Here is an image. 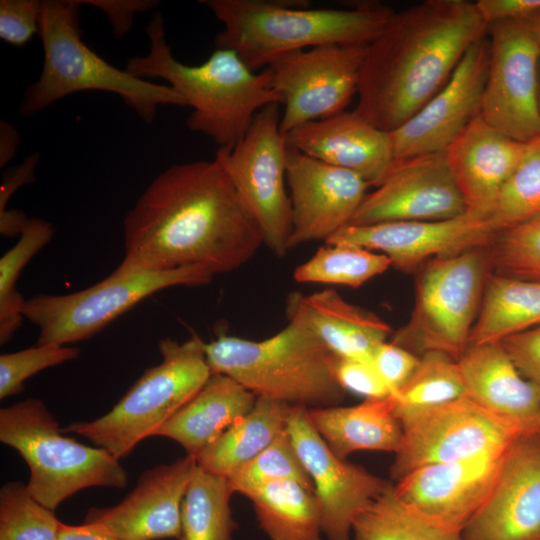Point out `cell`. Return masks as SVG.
Segmentation results:
<instances>
[{
    "mask_svg": "<svg viewBox=\"0 0 540 540\" xmlns=\"http://www.w3.org/2000/svg\"><path fill=\"white\" fill-rule=\"evenodd\" d=\"M81 5L80 0L41 1L38 35L43 66L39 78L24 91L21 116H31L66 96L91 90L119 95L148 124L155 119L159 106H187L167 84L140 79L91 50L82 40Z\"/></svg>",
    "mask_w": 540,
    "mask_h": 540,
    "instance_id": "cell-5",
    "label": "cell"
},
{
    "mask_svg": "<svg viewBox=\"0 0 540 540\" xmlns=\"http://www.w3.org/2000/svg\"><path fill=\"white\" fill-rule=\"evenodd\" d=\"M287 432L312 481L326 540H352L357 517L392 484L337 457L313 427L305 407H292Z\"/></svg>",
    "mask_w": 540,
    "mask_h": 540,
    "instance_id": "cell-15",
    "label": "cell"
},
{
    "mask_svg": "<svg viewBox=\"0 0 540 540\" xmlns=\"http://www.w3.org/2000/svg\"><path fill=\"white\" fill-rule=\"evenodd\" d=\"M540 45V9L523 21Z\"/></svg>",
    "mask_w": 540,
    "mask_h": 540,
    "instance_id": "cell-52",
    "label": "cell"
},
{
    "mask_svg": "<svg viewBox=\"0 0 540 540\" xmlns=\"http://www.w3.org/2000/svg\"><path fill=\"white\" fill-rule=\"evenodd\" d=\"M505 451L418 468L397 481L393 491L419 516L462 532L490 494Z\"/></svg>",
    "mask_w": 540,
    "mask_h": 540,
    "instance_id": "cell-22",
    "label": "cell"
},
{
    "mask_svg": "<svg viewBox=\"0 0 540 540\" xmlns=\"http://www.w3.org/2000/svg\"><path fill=\"white\" fill-rule=\"evenodd\" d=\"M332 371L336 382L345 392L361 395L365 399L392 395L371 362L335 356Z\"/></svg>",
    "mask_w": 540,
    "mask_h": 540,
    "instance_id": "cell-43",
    "label": "cell"
},
{
    "mask_svg": "<svg viewBox=\"0 0 540 540\" xmlns=\"http://www.w3.org/2000/svg\"><path fill=\"white\" fill-rule=\"evenodd\" d=\"M222 23L215 48L234 51L254 72L276 57L324 45H367L394 11L384 4L318 8L264 0H202Z\"/></svg>",
    "mask_w": 540,
    "mask_h": 540,
    "instance_id": "cell-4",
    "label": "cell"
},
{
    "mask_svg": "<svg viewBox=\"0 0 540 540\" xmlns=\"http://www.w3.org/2000/svg\"><path fill=\"white\" fill-rule=\"evenodd\" d=\"M391 266L387 256L352 244H326L297 266L299 283H323L358 288Z\"/></svg>",
    "mask_w": 540,
    "mask_h": 540,
    "instance_id": "cell-34",
    "label": "cell"
},
{
    "mask_svg": "<svg viewBox=\"0 0 540 540\" xmlns=\"http://www.w3.org/2000/svg\"><path fill=\"white\" fill-rule=\"evenodd\" d=\"M58 540H116L97 531L88 524L67 525L62 523Z\"/></svg>",
    "mask_w": 540,
    "mask_h": 540,
    "instance_id": "cell-50",
    "label": "cell"
},
{
    "mask_svg": "<svg viewBox=\"0 0 540 540\" xmlns=\"http://www.w3.org/2000/svg\"><path fill=\"white\" fill-rule=\"evenodd\" d=\"M288 321L308 328L335 356L371 362L378 345L392 330L374 313L353 305L332 288L309 295L291 292L286 298Z\"/></svg>",
    "mask_w": 540,
    "mask_h": 540,
    "instance_id": "cell-26",
    "label": "cell"
},
{
    "mask_svg": "<svg viewBox=\"0 0 540 540\" xmlns=\"http://www.w3.org/2000/svg\"><path fill=\"white\" fill-rule=\"evenodd\" d=\"M475 5L486 24L524 21L540 9V0H479Z\"/></svg>",
    "mask_w": 540,
    "mask_h": 540,
    "instance_id": "cell-47",
    "label": "cell"
},
{
    "mask_svg": "<svg viewBox=\"0 0 540 540\" xmlns=\"http://www.w3.org/2000/svg\"><path fill=\"white\" fill-rule=\"evenodd\" d=\"M20 142L17 129L9 122L0 124V167L6 166L15 156Z\"/></svg>",
    "mask_w": 540,
    "mask_h": 540,
    "instance_id": "cell-49",
    "label": "cell"
},
{
    "mask_svg": "<svg viewBox=\"0 0 540 540\" xmlns=\"http://www.w3.org/2000/svg\"><path fill=\"white\" fill-rule=\"evenodd\" d=\"M146 32L148 53L130 58L125 69L140 79H163L192 108L187 127L208 136L219 148L238 143L262 108L281 104L267 67L254 72L234 51L217 48L199 65L178 61L167 42L160 12Z\"/></svg>",
    "mask_w": 540,
    "mask_h": 540,
    "instance_id": "cell-3",
    "label": "cell"
},
{
    "mask_svg": "<svg viewBox=\"0 0 540 540\" xmlns=\"http://www.w3.org/2000/svg\"><path fill=\"white\" fill-rule=\"evenodd\" d=\"M521 375L540 387V325L501 341Z\"/></svg>",
    "mask_w": 540,
    "mask_h": 540,
    "instance_id": "cell-45",
    "label": "cell"
},
{
    "mask_svg": "<svg viewBox=\"0 0 540 540\" xmlns=\"http://www.w3.org/2000/svg\"><path fill=\"white\" fill-rule=\"evenodd\" d=\"M463 540H540V433L507 448L486 501L463 528Z\"/></svg>",
    "mask_w": 540,
    "mask_h": 540,
    "instance_id": "cell-21",
    "label": "cell"
},
{
    "mask_svg": "<svg viewBox=\"0 0 540 540\" xmlns=\"http://www.w3.org/2000/svg\"><path fill=\"white\" fill-rule=\"evenodd\" d=\"M119 268L169 271L239 269L263 245L260 230L221 163L173 164L159 173L123 220Z\"/></svg>",
    "mask_w": 540,
    "mask_h": 540,
    "instance_id": "cell-1",
    "label": "cell"
},
{
    "mask_svg": "<svg viewBox=\"0 0 540 540\" xmlns=\"http://www.w3.org/2000/svg\"><path fill=\"white\" fill-rule=\"evenodd\" d=\"M287 147L327 164L350 170L376 187L393 163L389 132L354 110L308 122L284 134Z\"/></svg>",
    "mask_w": 540,
    "mask_h": 540,
    "instance_id": "cell-24",
    "label": "cell"
},
{
    "mask_svg": "<svg viewBox=\"0 0 540 540\" xmlns=\"http://www.w3.org/2000/svg\"><path fill=\"white\" fill-rule=\"evenodd\" d=\"M499 230L465 213L444 220L393 221L347 225L325 243L352 244L387 256L391 266L410 272L426 262L488 247Z\"/></svg>",
    "mask_w": 540,
    "mask_h": 540,
    "instance_id": "cell-19",
    "label": "cell"
},
{
    "mask_svg": "<svg viewBox=\"0 0 540 540\" xmlns=\"http://www.w3.org/2000/svg\"><path fill=\"white\" fill-rule=\"evenodd\" d=\"M529 142L514 140L479 114L445 151L470 216L489 220L498 196Z\"/></svg>",
    "mask_w": 540,
    "mask_h": 540,
    "instance_id": "cell-23",
    "label": "cell"
},
{
    "mask_svg": "<svg viewBox=\"0 0 540 540\" xmlns=\"http://www.w3.org/2000/svg\"><path fill=\"white\" fill-rule=\"evenodd\" d=\"M245 497L269 540H322L321 508L313 489L295 481H279Z\"/></svg>",
    "mask_w": 540,
    "mask_h": 540,
    "instance_id": "cell-31",
    "label": "cell"
},
{
    "mask_svg": "<svg viewBox=\"0 0 540 540\" xmlns=\"http://www.w3.org/2000/svg\"><path fill=\"white\" fill-rule=\"evenodd\" d=\"M82 4L101 9L108 18L115 38H121L133 27L136 14L153 10L157 0H80Z\"/></svg>",
    "mask_w": 540,
    "mask_h": 540,
    "instance_id": "cell-46",
    "label": "cell"
},
{
    "mask_svg": "<svg viewBox=\"0 0 540 540\" xmlns=\"http://www.w3.org/2000/svg\"><path fill=\"white\" fill-rule=\"evenodd\" d=\"M538 432L540 433V423H539V428H538Z\"/></svg>",
    "mask_w": 540,
    "mask_h": 540,
    "instance_id": "cell-54",
    "label": "cell"
},
{
    "mask_svg": "<svg viewBox=\"0 0 540 540\" xmlns=\"http://www.w3.org/2000/svg\"><path fill=\"white\" fill-rule=\"evenodd\" d=\"M457 363L468 398L524 432H538L540 387L521 375L501 342L470 344Z\"/></svg>",
    "mask_w": 540,
    "mask_h": 540,
    "instance_id": "cell-25",
    "label": "cell"
},
{
    "mask_svg": "<svg viewBox=\"0 0 540 540\" xmlns=\"http://www.w3.org/2000/svg\"><path fill=\"white\" fill-rule=\"evenodd\" d=\"M419 361L420 356L391 341L378 345L371 357V364L395 397L410 379Z\"/></svg>",
    "mask_w": 540,
    "mask_h": 540,
    "instance_id": "cell-44",
    "label": "cell"
},
{
    "mask_svg": "<svg viewBox=\"0 0 540 540\" xmlns=\"http://www.w3.org/2000/svg\"><path fill=\"white\" fill-rule=\"evenodd\" d=\"M396 416L403 439L389 471L395 482L424 466L503 452L526 433L467 396Z\"/></svg>",
    "mask_w": 540,
    "mask_h": 540,
    "instance_id": "cell-12",
    "label": "cell"
},
{
    "mask_svg": "<svg viewBox=\"0 0 540 540\" xmlns=\"http://www.w3.org/2000/svg\"><path fill=\"white\" fill-rule=\"evenodd\" d=\"M353 540H463L460 531L447 529L419 516L404 505L393 485L355 520Z\"/></svg>",
    "mask_w": 540,
    "mask_h": 540,
    "instance_id": "cell-33",
    "label": "cell"
},
{
    "mask_svg": "<svg viewBox=\"0 0 540 540\" xmlns=\"http://www.w3.org/2000/svg\"><path fill=\"white\" fill-rule=\"evenodd\" d=\"M489 64L480 115L504 135L540 137V45L523 21L488 26Z\"/></svg>",
    "mask_w": 540,
    "mask_h": 540,
    "instance_id": "cell-14",
    "label": "cell"
},
{
    "mask_svg": "<svg viewBox=\"0 0 540 540\" xmlns=\"http://www.w3.org/2000/svg\"><path fill=\"white\" fill-rule=\"evenodd\" d=\"M206 342L197 334L179 343L158 342L162 360L147 368L106 414L63 428L91 441L120 460L180 410L204 386L212 372Z\"/></svg>",
    "mask_w": 540,
    "mask_h": 540,
    "instance_id": "cell-7",
    "label": "cell"
},
{
    "mask_svg": "<svg viewBox=\"0 0 540 540\" xmlns=\"http://www.w3.org/2000/svg\"><path fill=\"white\" fill-rule=\"evenodd\" d=\"M538 325L540 281L490 274L469 345L501 342Z\"/></svg>",
    "mask_w": 540,
    "mask_h": 540,
    "instance_id": "cell-30",
    "label": "cell"
},
{
    "mask_svg": "<svg viewBox=\"0 0 540 540\" xmlns=\"http://www.w3.org/2000/svg\"><path fill=\"white\" fill-rule=\"evenodd\" d=\"M464 396L465 385L457 360L445 353L430 351L420 356L414 373L395 397L394 412L425 409Z\"/></svg>",
    "mask_w": 540,
    "mask_h": 540,
    "instance_id": "cell-36",
    "label": "cell"
},
{
    "mask_svg": "<svg viewBox=\"0 0 540 540\" xmlns=\"http://www.w3.org/2000/svg\"><path fill=\"white\" fill-rule=\"evenodd\" d=\"M213 274L202 267L135 271L117 267L102 281L69 294H37L23 315L39 328L37 345L86 340L146 297L174 286H203Z\"/></svg>",
    "mask_w": 540,
    "mask_h": 540,
    "instance_id": "cell-10",
    "label": "cell"
},
{
    "mask_svg": "<svg viewBox=\"0 0 540 540\" xmlns=\"http://www.w3.org/2000/svg\"><path fill=\"white\" fill-rule=\"evenodd\" d=\"M278 103L262 108L244 137L218 148L221 163L257 224L265 245L277 257L289 251L291 202L286 191L287 145Z\"/></svg>",
    "mask_w": 540,
    "mask_h": 540,
    "instance_id": "cell-11",
    "label": "cell"
},
{
    "mask_svg": "<svg viewBox=\"0 0 540 540\" xmlns=\"http://www.w3.org/2000/svg\"><path fill=\"white\" fill-rule=\"evenodd\" d=\"M226 478L232 493L243 496L266 484L279 481H295L313 489L312 481L287 429Z\"/></svg>",
    "mask_w": 540,
    "mask_h": 540,
    "instance_id": "cell-37",
    "label": "cell"
},
{
    "mask_svg": "<svg viewBox=\"0 0 540 540\" xmlns=\"http://www.w3.org/2000/svg\"><path fill=\"white\" fill-rule=\"evenodd\" d=\"M47 220L30 218L17 243L0 258V344L8 343L20 328L26 300L16 282L28 262L53 238Z\"/></svg>",
    "mask_w": 540,
    "mask_h": 540,
    "instance_id": "cell-35",
    "label": "cell"
},
{
    "mask_svg": "<svg viewBox=\"0 0 540 540\" xmlns=\"http://www.w3.org/2000/svg\"><path fill=\"white\" fill-rule=\"evenodd\" d=\"M488 34L475 2L425 0L395 12L367 44L354 111L391 132L448 82L468 49Z\"/></svg>",
    "mask_w": 540,
    "mask_h": 540,
    "instance_id": "cell-2",
    "label": "cell"
},
{
    "mask_svg": "<svg viewBox=\"0 0 540 540\" xmlns=\"http://www.w3.org/2000/svg\"><path fill=\"white\" fill-rule=\"evenodd\" d=\"M39 157V153H33L20 165L11 167L3 173L0 186V214L7 210L9 199L20 187L35 180Z\"/></svg>",
    "mask_w": 540,
    "mask_h": 540,
    "instance_id": "cell-48",
    "label": "cell"
},
{
    "mask_svg": "<svg viewBox=\"0 0 540 540\" xmlns=\"http://www.w3.org/2000/svg\"><path fill=\"white\" fill-rule=\"evenodd\" d=\"M61 524L24 483L13 481L1 487L0 540H58Z\"/></svg>",
    "mask_w": 540,
    "mask_h": 540,
    "instance_id": "cell-38",
    "label": "cell"
},
{
    "mask_svg": "<svg viewBox=\"0 0 540 540\" xmlns=\"http://www.w3.org/2000/svg\"><path fill=\"white\" fill-rule=\"evenodd\" d=\"M286 182L291 202L289 250L326 242L349 225L370 185L358 174L287 147Z\"/></svg>",
    "mask_w": 540,
    "mask_h": 540,
    "instance_id": "cell-18",
    "label": "cell"
},
{
    "mask_svg": "<svg viewBox=\"0 0 540 540\" xmlns=\"http://www.w3.org/2000/svg\"><path fill=\"white\" fill-rule=\"evenodd\" d=\"M466 213L445 152L395 161L349 225L444 220Z\"/></svg>",
    "mask_w": 540,
    "mask_h": 540,
    "instance_id": "cell-16",
    "label": "cell"
},
{
    "mask_svg": "<svg viewBox=\"0 0 540 540\" xmlns=\"http://www.w3.org/2000/svg\"><path fill=\"white\" fill-rule=\"evenodd\" d=\"M205 351L212 373L232 378L257 398L312 409L339 405L345 397L332 371L335 355L296 321L263 340L219 332Z\"/></svg>",
    "mask_w": 540,
    "mask_h": 540,
    "instance_id": "cell-6",
    "label": "cell"
},
{
    "mask_svg": "<svg viewBox=\"0 0 540 540\" xmlns=\"http://www.w3.org/2000/svg\"><path fill=\"white\" fill-rule=\"evenodd\" d=\"M197 468L191 454L154 466L120 503L91 508L84 524L116 540L179 539L182 503Z\"/></svg>",
    "mask_w": 540,
    "mask_h": 540,
    "instance_id": "cell-20",
    "label": "cell"
},
{
    "mask_svg": "<svg viewBox=\"0 0 540 540\" xmlns=\"http://www.w3.org/2000/svg\"><path fill=\"white\" fill-rule=\"evenodd\" d=\"M489 64V41L472 45L448 82L420 110L389 132L395 161L445 152L480 114Z\"/></svg>",
    "mask_w": 540,
    "mask_h": 540,
    "instance_id": "cell-17",
    "label": "cell"
},
{
    "mask_svg": "<svg viewBox=\"0 0 540 540\" xmlns=\"http://www.w3.org/2000/svg\"><path fill=\"white\" fill-rule=\"evenodd\" d=\"M30 218L20 210H6L0 214V233L5 237L20 236Z\"/></svg>",
    "mask_w": 540,
    "mask_h": 540,
    "instance_id": "cell-51",
    "label": "cell"
},
{
    "mask_svg": "<svg viewBox=\"0 0 540 540\" xmlns=\"http://www.w3.org/2000/svg\"><path fill=\"white\" fill-rule=\"evenodd\" d=\"M293 406L257 398L253 409L197 454L198 466L228 477L253 459L287 429Z\"/></svg>",
    "mask_w": 540,
    "mask_h": 540,
    "instance_id": "cell-29",
    "label": "cell"
},
{
    "mask_svg": "<svg viewBox=\"0 0 540 540\" xmlns=\"http://www.w3.org/2000/svg\"><path fill=\"white\" fill-rule=\"evenodd\" d=\"M540 214V137L528 148L504 184L489 221L502 230Z\"/></svg>",
    "mask_w": 540,
    "mask_h": 540,
    "instance_id": "cell-39",
    "label": "cell"
},
{
    "mask_svg": "<svg viewBox=\"0 0 540 540\" xmlns=\"http://www.w3.org/2000/svg\"><path fill=\"white\" fill-rule=\"evenodd\" d=\"M488 247L498 274L540 281V214L498 231Z\"/></svg>",
    "mask_w": 540,
    "mask_h": 540,
    "instance_id": "cell-40",
    "label": "cell"
},
{
    "mask_svg": "<svg viewBox=\"0 0 540 540\" xmlns=\"http://www.w3.org/2000/svg\"><path fill=\"white\" fill-rule=\"evenodd\" d=\"M257 397L232 378L212 373L204 386L154 436L170 438L196 456L247 415Z\"/></svg>",
    "mask_w": 540,
    "mask_h": 540,
    "instance_id": "cell-27",
    "label": "cell"
},
{
    "mask_svg": "<svg viewBox=\"0 0 540 540\" xmlns=\"http://www.w3.org/2000/svg\"><path fill=\"white\" fill-rule=\"evenodd\" d=\"M484 248L435 258L421 266L410 320L391 342L417 356L437 351L457 360L463 354L492 267Z\"/></svg>",
    "mask_w": 540,
    "mask_h": 540,
    "instance_id": "cell-9",
    "label": "cell"
},
{
    "mask_svg": "<svg viewBox=\"0 0 540 540\" xmlns=\"http://www.w3.org/2000/svg\"><path fill=\"white\" fill-rule=\"evenodd\" d=\"M40 15L39 0H1L0 38L16 47L25 46L39 34Z\"/></svg>",
    "mask_w": 540,
    "mask_h": 540,
    "instance_id": "cell-42",
    "label": "cell"
},
{
    "mask_svg": "<svg viewBox=\"0 0 540 540\" xmlns=\"http://www.w3.org/2000/svg\"><path fill=\"white\" fill-rule=\"evenodd\" d=\"M539 104H540V65H539Z\"/></svg>",
    "mask_w": 540,
    "mask_h": 540,
    "instance_id": "cell-53",
    "label": "cell"
},
{
    "mask_svg": "<svg viewBox=\"0 0 540 540\" xmlns=\"http://www.w3.org/2000/svg\"><path fill=\"white\" fill-rule=\"evenodd\" d=\"M80 350L59 344H43L0 356V399L21 393L24 382L41 370L74 360Z\"/></svg>",
    "mask_w": 540,
    "mask_h": 540,
    "instance_id": "cell-41",
    "label": "cell"
},
{
    "mask_svg": "<svg viewBox=\"0 0 540 540\" xmlns=\"http://www.w3.org/2000/svg\"><path fill=\"white\" fill-rule=\"evenodd\" d=\"M367 45H324L282 54L267 68L281 97L283 134L343 111L358 93Z\"/></svg>",
    "mask_w": 540,
    "mask_h": 540,
    "instance_id": "cell-13",
    "label": "cell"
},
{
    "mask_svg": "<svg viewBox=\"0 0 540 540\" xmlns=\"http://www.w3.org/2000/svg\"><path fill=\"white\" fill-rule=\"evenodd\" d=\"M63 433L38 398L0 410V441L14 448L28 465L27 487L36 500L55 511L80 490L127 486V473L118 459L103 448L84 445Z\"/></svg>",
    "mask_w": 540,
    "mask_h": 540,
    "instance_id": "cell-8",
    "label": "cell"
},
{
    "mask_svg": "<svg viewBox=\"0 0 540 540\" xmlns=\"http://www.w3.org/2000/svg\"><path fill=\"white\" fill-rule=\"evenodd\" d=\"M227 478L198 466L186 491L178 540H232L237 528Z\"/></svg>",
    "mask_w": 540,
    "mask_h": 540,
    "instance_id": "cell-32",
    "label": "cell"
},
{
    "mask_svg": "<svg viewBox=\"0 0 540 540\" xmlns=\"http://www.w3.org/2000/svg\"><path fill=\"white\" fill-rule=\"evenodd\" d=\"M395 396L365 399L354 406L308 409L309 419L329 449L340 459L356 451L396 453L403 428L394 412Z\"/></svg>",
    "mask_w": 540,
    "mask_h": 540,
    "instance_id": "cell-28",
    "label": "cell"
}]
</instances>
